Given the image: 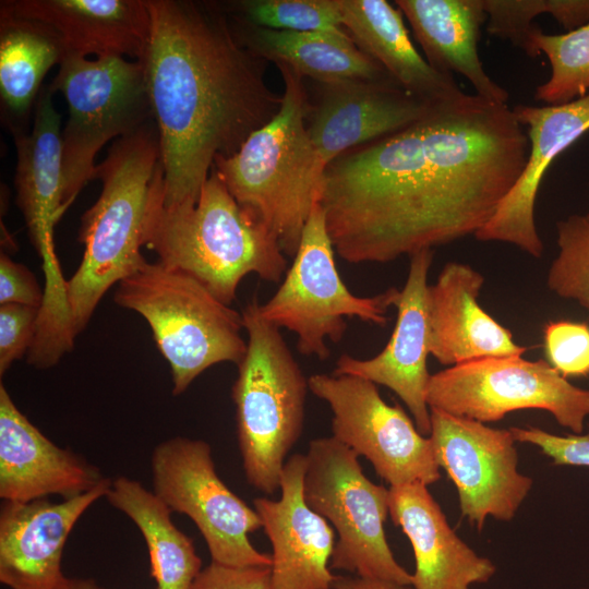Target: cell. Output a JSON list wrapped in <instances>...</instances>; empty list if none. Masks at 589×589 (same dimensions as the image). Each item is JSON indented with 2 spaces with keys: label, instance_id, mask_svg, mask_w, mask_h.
<instances>
[{
  "label": "cell",
  "instance_id": "f35d334b",
  "mask_svg": "<svg viewBox=\"0 0 589 589\" xmlns=\"http://www.w3.org/2000/svg\"><path fill=\"white\" fill-rule=\"evenodd\" d=\"M394 581L368 579L358 576H337L329 589H411Z\"/></svg>",
  "mask_w": 589,
  "mask_h": 589
},
{
  "label": "cell",
  "instance_id": "7c38bea8",
  "mask_svg": "<svg viewBox=\"0 0 589 589\" xmlns=\"http://www.w3.org/2000/svg\"><path fill=\"white\" fill-rule=\"evenodd\" d=\"M154 493L192 519L207 544L212 562L233 566H272V555L256 550L249 534L262 528L254 508L217 474L211 446L176 436L152 453Z\"/></svg>",
  "mask_w": 589,
  "mask_h": 589
},
{
  "label": "cell",
  "instance_id": "e575fe53",
  "mask_svg": "<svg viewBox=\"0 0 589 589\" xmlns=\"http://www.w3.org/2000/svg\"><path fill=\"white\" fill-rule=\"evenodd\" d=\"M40 309L23 304L0 305V375L27 354L37 332Z\"/></svg>",
  "mask_w": 589,
  "mask_h": 589
},
{
  "label": "cell",
  "instance_id": "ffe728a7",
  "mask_svg": "<svg viewBox=\"0 0 589 589\" xmlns=\"http://www.w3.org/2000/svg\"><path fill=\"white\" fill-rule=\"evenodd\" d=\"M108 479L81 495L52 503L4 502L0 512V580L11 589H61L67 539L85 510L105 497Z\"/></svg>",
  "mask_w": 589,
  "mask_h": 589
},
{
  "label": "cell",
  "instance_id": "836d02e7",
  "mask_svg": "<svg viewBox=\"0 0 589 589\" xmlns=\"http://www.w3.org/2000/svg\"><path fill=\"white\" fill-rule=\"evenodd\" d=\"M546 361L564 377L589 375V325L551 321L543 327Z\"/></svg>",
  "mask_w": 589,
  "mask_h": 589
},
{
  "label": "cell",
  "instance_id": "d4e9b609",
  "mask_svg": "<svg viewBox=\"0 0 589 589\" xmlns=\"http://www.w3.org/2000/svg\"><path fill=\"white\" fill-rule=\"evenodd\" d=\"M339 7L348 35L404 89L434 104L469 96L453 75L434 69L419 53L397 7L385 0H339Z\"/></svg>",
  "mask_w": 589,
  "mask_h": 589
},
{
  "label": "cell",
  "instance_id": "f546056e",
  "mask_svg": "<svg viewBox=\"0 0 589 589\" xmlns=\"http://www.w3.org/2000/svg\"><path fill=\"white\" fill-rule=\"evenodd\" d=\"M531 58L543 53L551 64L548 81L536 89V98L560 105L589 93V23L560 35L538 26L530 36Z\"/></svg>",
  "mask_w": 589,
  "mask_h": 589
},
{
  "label": "cell",
  "instance_id": "2e32d148",
  "mask_svg": "<svg viewBox=\"0 0 589 589\" xmlns=\"http://www.w3.org/2000/svg\"><path fill=\"white\" fill-rule=\"evenodd\" d=\"M432 261L431 249L410 256L407 280L395 303L396 324L385 348L371 359L344 353L333 370L335 375H353L392 389L407 406L417 429L425 436L431 432L426 390L431 377L428 370V274Z\"/></svg>",
  "mask_w": 589,
  "mask_h": 589
},
{
  "label": "cell",
  "instance_id": "44dd1931",
  "mask_svg": "<svg viewBox=\"0 0 589 589\" xmlns=\"http://www.w3.org/2000/svg\"><path fill=\"white\" fill-rule=\"evenodd\" d=\"M108 478L80 455L56 445L19 410L0 384V497L26 503L86 493Z\"/></svg>",
  "mask_w": 589,
  "mask_h": 589
},
{
  "label": "cell",
  "instance_id": "8992f818",
  "mask_svg": "<svg viewBox=\"0 0 589 589\" xmlns=\"http://www.w3.org/2000/svg\"><path fill=\"white\" fill-rule=\"evenodd\" d=\"M241 314L248 348L231 387L238 445L249 484L272 495L303 432L309 382L280 328L261 315L256 298Z\"/></svg>",
  "mask_w": 589,
  "mask_h": 589
},
{
  "label": "cell",
  "instance_id": "52a82bcc",
  "mask_svg": "<svg viewBox=\"0 0 589 589\" xmlns=\"http://www.w3.org/2000/svg\"><path fill=\"white\" fill-rule=\"evenodd\" d=\"M113 300L148 323L170 366L173 395L184 393L208 368L238 365L247 353L242 314L195 278L158 261H145L123 278Z\"/></svg>",
  "mask_w": 589,
  "mask_h": 589
},
{
  "label": "cell",
  "instance_id": "5b68a950",
  "mask_svg": "<svg viewBox=\"0 0 589 589\" xmlns=\"http://www.w3.org/2000/svg\"><path fill=\"white\" fill-rule=\"evenodd\" d=\"M284 81L278 112L253 132L237 153L217 157L213 169L230 194L252 211L294 256L324 173L308 133L312 109L302 76L275 63Z\"/></svg>",
  "mask_w": 589,
  "mask_h": 589
},
{
  "label": "cell",
  "instance_id": "9a60e30c",
  "mask_svg": "<svg viewBox=\"0 0 589 589\" xmlns=\"http://www.w3.org/2000/svg\"><path fill=\"white\" fill-rule=\"evenodd\" d=\"M320 84V99L306 128L324 170L346 152L399 132L444 105L416 96L392 80Z\"/></svg>",
  "mask_w": 589,
  "mask_h": 589
},
{
  "label": "cell",
  "instance_id": "ba28073f",
  "mask_svg": "<svg viewBox=\"0 0 589 589\" xmlns=\"http://www.w3.org/2000/svg\"><path fill=\"white\" fill-rule=\"evenodd\" d=\"M305 456L304 500L337 534L330 568L411 586L385 536L389 489L371 481L359 456L333 436L312 440Z\"/></svg>",
  "mask_w": 589,
  "mask_h": 589
},
{
  "label": "cell",
  "instance_id": "f1b7e54d",
  "mask_svg": "<svg viewBox=\"0 0 589 589\" xmlns=\"http://www.w3.org/2000/svg\"><path fill=\"white\" fill-rule=\"evenodd\" d=\"M105 497L143 534L157 589H191L202 570V561L192 539L173 525L167 504L127 477L115 479Z\"/></svg>",
  "mask_w": 589,
  "mask_h": 589
},
{
  "label": "cell",
  "instance_id": "7402d4cb",
  "mask_svg": "<svg viewBox=\"0 0 589 589\" xmlns=\"http://www.w3.org/2000/svg\"><path fill=\"white\" fill-rule=\"evenodd\" d=\"M0 14L50 26L65 56L141 60L151 35L145 0H4Z\"/></svg>",
  "mask_w": 589,
  "mask_h": 589
},
{
  "label": "cell",
  "instance_id": "7a4b0ae2",
  "mask_svg": "<svg viewBox=\"0 0 589 589\" xmlns=\"http://www.w3.org/2000/svg\"><path fill=\"white\" fill-rule=\"evenodd\" d=\"M141 59L157 128L166 207L192 206L217 157L237 153L279 110L266 60L238 37L223 5L145 0Z\"/></svg>",
  "mask_w": 589,
  "mask_h": 589
},
{
  "label": "cell",
  "instance_id": "4316f807",
  "mask_svg": "<svg viewBox=\"0 0 589 589\" xmlns=\"http://www.w3.org/2000/svg\"><path fill=\"white\" fill-rule=\"evenodd\" d=\"M232 22V21H231ZM239 39L266 61L283 63L318 83L342 80L394 81L345 32H288L232 22Z\"/></svg>",
  "mask_w": 589,
  "mask_h": 589
},
{
  "label": "cell",
  "instance_id": "ab89813d",
  "mask_svg": "<svg viewBox=\"0 0 589 589\" xmlns=\"http://www.w3.org/2000/svg\"><path fill=\"white\" fill-rule=\"evenodd\" d=\"M61 589H105L88 578H65Z\"/></svg>",
  "mask_w": 589,
  "mask_h": 589
},
{
  "label": "cell",
  "instance_id": "1f68e13d",
  "mask_svg": "<svg viewBox=\"0 0 589 589\" xmlns=\"http://www.w3.org/2000/svg\"><path fill=\"white\" fill-rule=\"evenodd\" d=\"M233 19L288 32H345L339 0H244L232 2Z\"/></svg>",
  "mask_w": 589,
  "mask_h": 589
},
{
  "label": "cell",
  "instance_id": "277c9868",
  "mask_svg": "<svg viewBox=\"0 0 589 589\" xmlns=\"http://www.w3.org/2000/svg\"><path fill=\"white\" fill-rule=\"evenodd\" d=\"M160 149L155 122L118 139L96 166L103 188L82 216L79 241L82 261L65 281V302L74 337L85 329L107 290L136 271Z\"/></svg>",
  "mask_w": 589,
  "mask_h": 589
},
{
  "label": "cell",
  "instance_id": "484cf974",
  "mask_svg": "<svg viewBox=\"0 0 589 589\" xmlns=\"http://www.w3.org/2000/svg\"><path fill=\"white\" fill-rule=\"evenodd\" d=\"M395 4L434 69L462 75L483 99L507 104L508 93L489 76L478 52L486 22L482 0H396Z\"/></svg>",
  "mask_w": 589,
  "mask_h": 589
},
{
  "label": "cell",
  "instance_id": "6da1fadb",
  "mask_svg": "<svg viewBox=\"0 0 589 589\" xmlns=\"http://www.w3.org/2000/svg\"><path fill=\"white\" fill-rule=\"evenodd\" d=\"M529 142L513 109L469 95L324 170L320 203L346 262L388 263L476 235L525 168Z\"/></svg>",
  "mask_w": 589,
  "mask_h": 589
},
{
  "label": "cell",
  "instance_id": "9c48e42d",
  "mask_svg": "<svg viewBox=\"0 0 589 589\" xmlns=\"http://www.w3.org/2000/svg\"><path fill=\"white\" fill-rule=\"evenodd\" d=\"M48 87L52 94H62L69 110L61 134L64 202L69 208L85 184L94 180L100 148L154 119L141 60L65 56Z\"/></svg>",
  "mask_w": 589,
  "mask_h": 589
},
{
  "label": "cell",
  "instance_id": "603a6c76",
  "mask_svg": "<svg viewBox=\"0 0 589 589\" xmlns=\"http://www.w3.org/2000/svg\"><path fill=\"white\" fill-rule=\"evenodd\" d=\"M484 277L470 265L449 262L428 289L429 351L441 364L522 356L527 347L478 302Z\"/></svg>",
  "mask_w": 589,
  "mask_h": 589
},
{
  "label": "cell",
  "instance_id": "3957f363",
  "mask_svg": "<svg viewBox=\"0 0 589 589\" xmlns=\"http://www.w3.org/2000/svg\"><path fill=\"white\" fill-rule=\"evenodd\" d=\"M163 178L160 169L143 238L158 262L195 278L227 305L249 274L272 283L281 279L287 260L277 237L235 200L214 169L192 206H164Z\"/></svg>",
  "mask_w": 589,
  "mask_h": 589
},
{
  "label": "cell",
  "instance_id": "ac0fdd59",
  "mask_svg": "<svg viewBox=\"0 0 589 589\" xmlns=\"http://www.w3.org/2000/svg\"><path fill=\"white\" fill-rule=\"evenodd\" d=\"M305 470V454L292 455L284 466L280 497L253 501L272 544L273 589H329L337 577L330 568L335 530L304 500Z\"/></svg>",
  "mask_w": 589,
  "mask_h": 589
},
{
  "label": "cell",
  "instance_id": "8d00e7d4",
  "mask_svg": "<svg viewBox=\"0 0 589 589\" xmlns=\"http://www.w3.org/2000/svg\"><path fill=\"white\" fill-rule=\"evenodd\" d=\"M191 589H273L271 566L233 567L212 562Z\"/></svg>",
  "mask_w": 589,
  "mask_h": 589
},
{
  "label": "cell",
  "instance_id": "83f0119b",
  "mask_svg": "<svg viewBox=\"0 0 589 589\" xmlns=\"http://www.w3.org/2000/svg\"><path fill=\"white\" fill-rule=\"evenodd\" d=\"M65 56L59 35L29 19L0 14V98L12 134L25 133L43 80Z\"/></svg>",
  "mask_w": 589,
  "mask_h": 589
},
{
  "label": "cell",
  "instance_id": "4fadbf2b",
  "mask_svg": "<svg viewBox=\"0 0 589 589\" xmlns=\"http://www.w3.org/2000/svg\"><path fill=\"white\" fill-rule=\"evenodd\" d=\"M308 382L311 393L332 410V436L366 458L389 486L440 480L430 437L399 405L385 402L376 384L333 373L313 374Z\"/></svg>",
  "mask_w": 589,
  "mask_h": 589
},
{
  "label": "cell",
  "instance_id": "d6a6232c",
  "mask_svg": "<svg viewBox=\"0 0 589 589\" xmlns=\"http://www.w3.org/2000/svg\"><path fill=\"white\" fill-rule=\"evenodd\" d=\"M557 254L548 275V288L575 301L589 313V212L556 223Z\"/></svg>",
  "mask_w": 589,
  "mask_h": 589
},
{
  "label": "cell",
  "instance_id": "30bf717a",
  "mask_svg": "<svg viewBox=\"0 0 589 589\" xmlns=\"http://www.w3.org/2000/svg\"><path fill=\"white\" fill-rule=\"evenodd\" d=\"M334 253L324 209L316 203L284 281L265 303H260V313L267 322L297 335L301 354L320 360L330 354L326 339H342L347 317L386 325V313L395 306L400 291L390 287L372 297L354 296L340 278Z\"/></svg>",
  "mask_w": 589,
  "mask_h": 589
},
{
  "label": "cell",
  "instance_id": "74e56055",
  "mask_svg": "<svg viewBox=\"0 0 589 589\" xmlns=\"http://www.w3.org/2000/svg\"><path fill=\"white\" fill-rule=\"evenodd\" d=\"M45 292L40 289L35 275L23 264L0 254V305L23 304L41 309Z\"/></svg>",
  "mask_w": 589,
  "mask_h": 589
},
{
  "label": "cell",
  "instance_id": "e0dca14e",
  "mask_svg": "<svg viewBox=\"0 0 589 589\" xmlns=\"http://www.w3.org/2000/svg\"><path fill=\"white\" fill-rule=\"evenodd\" d=\"M513 112L526 127L528 158L516 184L474 237L506 242L540 259L544 248L534 220L537 194L553 160L589 131V93L560 105H518Z\"/></svg>",
  "mask_w": 589,
  "mask_h": 589
},
{
  "label": "cell",
  "instance_id": "4dcf8cb0",
  "mask_svg": "<svg viewBox=\"0 0 589 589\" xmlns=\"http://www.w3.org/2000/svg\"><path fill=\"white\" fill-rule=\"evenodd\" d=\"M486 31L524 50L531 57L533 20L552 15L567 32L589 23V0H482Z\"/></svg>",
  "mask_w": 589,
  "mask_h": 589
},
{
  "label": "cell",
  "instance_id": "cb8c5ba5",
  "mask_svg": "<svg viewBox=\"0 0 589 589\" xmlns=\"http://www.w3.org/2000/svg\"><path fill=\"white\" fill-rule=\"evenodd\" d=\"M388 508L413 550L414 589H470L494 576V563L478 555L456 534L428 485L389 486Z\"/></svg>",
  "mask_w": 589,
  "mask_h": 589
},
{
  "label": "cell",
  "instance_id": "d590c367",
  "mask_svg": "<svg viewBox=\"0 0 589 589\" xmlns=\"http://www.w3.org/2000/svg\"><path fill=\"white\" fill-rule=\"evenodd\" d=\"M516 442L532 444L555 465L589 467V431L585 434L556 435L537 426H512Z\"/></svg>",
  "mask_w": 589,
  "mask_h": 589
},
{
  "label": "cell",
  "instance_id": "d6986e66",
  "mask_svg": "<svg viewBox=\"0 0 589 589\" xmlns=\"http://www.w3.org/2000/svg\"><path fill=\"white\" fill-rule=\"evenodd\" d=\"M52 93L43 86L34 109L31 131L13 135L17 164L14 184L29 239L40 255L46 274L45 291L64 289L55 252L53 229L68 209L64 202L61 116L52 103Z\"/></svg>",
  "mask_w": 589,
  "mask_h": 589
},
{
  "label": "cell",
  "instance_id": "5bb4252c",
  "mask_svg": "<svg viewBox=\"0 0 589 589\" xmlns=\"http://www.w3.org/2000/svg\"><path fill=\"white\" fill-rule=\"evenodd\" d=\"M430 417L434 457L457 489L461 516L479 531L488 517L510 520L532 488L510 430L435 408Z\"/></svg>",
  "mask_w": 589,
  "mask_h": 589
},
{
  "label": "cell",
  "instance_id": "8fae6325",
  "mask_svg": "<svg viewBox=\"0 0 589 589\" xmlns=\"http://www.w3.org/2000/svg\"><path fill=\"white\" fill-rule=\"evenodd\" d=\"M426 402L483 423L512 411L541 409L574 434L582 433L589 416V389L573 385L548 361L522 356L473 360L431 374Z\"/></svg>",
  "mask_w": 589,
  "mask_h": 589
}]
</instances>
